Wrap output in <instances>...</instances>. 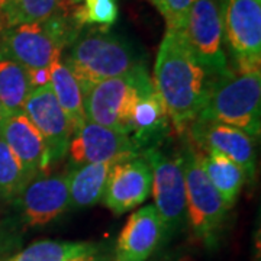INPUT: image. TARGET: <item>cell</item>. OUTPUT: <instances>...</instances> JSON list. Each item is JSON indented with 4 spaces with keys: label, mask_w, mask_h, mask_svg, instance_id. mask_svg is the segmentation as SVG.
Wrapping results in <instances>:
<instances>
[{
    "label": "cell",
    "mask_w": 261,
    "mask_h": 261,
    "mask_svg": "<svg viewBox=\"0 0 261 261\" xmlns=\"http://www.w3.org/2000/svg\"><path fill=\"white\" fill-rule=\"evenodd\" d=\"M2 118H3V113H2V105H0V121H2Z\"/></svg>",
    "instance_id": "cell-30"
},
{
    "label": "cell",
    "mask_w": 261,
    "mask_h": 261,
    "mask_svg": "<svg viewBox=\"0 0 261 261\" xmlns=\"http://www.w3.org/2000/svg\"><path fill=\"white\" fill-rule=\"evenodd\" d=\"M190 140L203 152H219L243 168L247 177L255 173V138L232 126L195 119L189 126Z\"/></svg>",
    "instance_id": "cell-14"
},
{
    "label": "cell",
    "mask_w": 261,
    "mask_h": 261,
    "mask_svg": "<svg viewBox=\"0 0 261 261\" xmlns=\"http://www.w3.org/2000/svg\"><path fill=\"white\" fill-rule=\"evenodd\" d=\"M196 119L232 126L260 137L261 71L218 75Z\"/></svg>",
    "instance_id": "cell-4"
},
{
    "label": "cell",
    "mask_w": 261,
    "mask_h": 261,
    "mask_svg": "<svg viewBox=\"0 0 261 261\" xmlns=\"http://www.w3.org/2000/svg\"><path fill=\"white\" fill-rule=\"evenodd\" d=\"M152 171L154 206L164 225L166 238H171L187 224L186 185L181 164L155 147L142 151Z\"/></svg>",
    "instance_id": "cell-8"
},
{
    "label": "cell",
    "mask_w": 261,
    "mask_h": 261,
    "mask_svg": "<svg viewBox=\"0 0 261 261\" xmlns=\"http://www.w3.org/2000/svg\"><path fill=\"white\" fill-rule=\"evenodd\" d=\"M152 171L142 155L122 160L111 168L102 202L113 215H123L148 199Z\"/></svg>",
    "instance_id": "cell-13"
},
{
    "label": "cell",
    "mask_w": 261,
    "mask_h": 261,
    "mask_svg": "<svg viewBox=\"0 0 261 261\" xmlns=\"http://www.w3.org/2000/svg\"><path fill=\"white\" fill-rule=\"evenodd\" d=\"M187 47L197 63L214 75H226L228 67L224 49L222 19L218 0H196L181 31Z\"/></svg>",
    "instance_id": "cell-9"
},
{
    "label": "cell",
    "mask_w": 261,
    "mask_h": 261,
    "mask_svg": "<svg viewBox=\"0 0 261 261\" xmlns=\"http://www.w3.org/2000/svg\"><path fill=\"white\" fill-rule=\"evenodd\" d=\"M70 261H99L96 257V252L94 254H86V255H80V257H75L73 260Z\"/></svg>",
    "instance_id": "cell-28"
},
{
    "label": "cell",
    "mask_w": 261,
    "mask_h": 261,
    "mask_svg": "<svg viewBox=\"0 0 261 261\" xmlns=\"http://www.w3.org/2000/svg\"><path fill=\"white\" fill-rule=\"evenodd\" d=\"M168 113L159 92H152L141 97L135 105L132 116L130 140L138 149L152 147V144L164 137L168 130Z\"/></svg>",
    "instance_id": "cell-18"
},
{
    "label": "cell",
    "mask_w": 261,
    "mask_h": 261,
    "mask_svg": "<svg viewBox=\"0 0 261 261\" xmlns=\"http://www.w3.org/2000/svg\"><path fill=\"white\" fill-rule=\"evenodd\" d=\"M63 0H0V15L6 29L38 22L56 13Z\"/></svg>",
    "instance_id": "cell-24"
},
{
    "label": "cell",
    "mask_w": 261,
    "mask_h": 261,
    "mask_svg": "<svg viewBox=\"0 0 261 261\" xmlns=\"http://www.w3.org/2000/svg\"><path fill=\"white\" fill-rule=\"evenodd\" d=\"M218 75L197 63L181 31H167L160 44L152 83L177 132H186L205 106Z\"/></svg>",
    "instance_id": "cell-1"
},
{
    "label": "cell",
    "mask_w": 261,
    "mask_h": 261,
    "mask_svg": "<svg viewBox=\"0 0 261 261\" xmlns=\"http://www.w3.org/2000/svg\"><path fill=\"white\" fill-rule=\"evenodd\" d=\"M185 174L187 203V224L196 240L212 244L231 209L225 203L214 185L206 177L196 159L193 145L186 144L178 154Z\"/></svg>",
    "instance_id": "cell-6"
},
{
    "label": "cell",
    "mask_w": 261,
    "mask_h": 261,
    "mask_svg": "<svg viewBox=\"0 0 261 261\" xmlns=\"http://www.w3.org/2000/svg\"><path fill=\"white\" fill-rule=\"evenodd\" d=\"M60 8L70 15L80 29L86 25L103 29L112 27L119 15L118 0H63Z\"/></svg>",
    "instance_id": "cell-22"
},
{
    "label": "cell",
    "mask_w": 261,
    "mask_h": 261,
    "mask_svg": "<svg viewBox=\"0 0 261 261\" xmlns=\"http://www.w3.org/2000/svg\"><path fill=\"white\" fill-rule=\"evenodd\" d=\"M224 44L237 71H261V0H221Z\"/></svg>",
    "instance_id": "cell-7"
},
{
    "label": "cell",
    "mask_w": 261,
    "mask_h": 261,
    "mask_svg": "<svg viewBox=\"0 0 261 261\" xmlns=\"http://www.w3.org/2000/svg\"><path fill=\"white\" fill-rule=\"evenodd\" d=\"M140 149L130 140L129 135L111 128L86 121L75 130L68 145L71 164L90 163H118L140 155Z\"/></svg>",
    "instance_id": "cell-11"
},
{
    "label": "cell",
    "mask_w": 261,
    "mask_h": 261,
    "mask_svg": "<svg viewBox=\"0 0 261 261\" xmlns=\"http://www.w3.org/2000/svg\"><path fill=\"white\" fill-rule=\"evenodd\" d=\"M0 134L31 177L48 173L51 164L47 145L25 113L19 112L2 118Z\"/></svg>",
    "instance_id": "cell-16"
},
{
    "label": "cell",
    "mask_w": 261,
    "mask_h": 261,
    "mask_svg": "<svg viewBox=\"0 0 261 261\" xmlns=\"http://www.w3.org/2000/svg\"><path fill=\"white\" fill-rule=\"evenodd\" d=\"M29 79H31L32 89H37V87H41V86L49 84V68L31 70L29 71Z\"/></svg>",
    "instance_id": "cell-27"
},
{
    "label": "cell",
    "mask_w": 261,
    "mask_h": 261,
    "mask_svg": "<svg viewBox=\"0 0 261 261\" xmlns=\"http://www.w3.org/2000/svg\"><path fill=\"white\" fill-rule=\"evenodd\" d=\"M49 84L57 102L68 116L75 132L87 121L84 112V94L74 75L61 60L49 67Z\"/></svg>",
    "instance_id": "cell-20"
},
{
    "label": "cell",
    "mask_w": 261,
    "mask_h": 261,
    "mask_svg": "<svg viewBox=\"0 0 261 261\" xmlns=\"http://www.w3.org/2000/svg\"><path fill=\"white\" fill-rule=\"evenodd\" d=\"M31 180L32 177L20 166L0 134V199L15 200Z\"/></svg>",
    "instance_id": "cell-25"
},
{
    "label": "cell",
    "mask_w": 261,
    "mask_h": 261,
    "mask_svg": "<svg viewBox=\"0 0 261 261\" xmlns=\"http://www.w3.org/2000/svg\"><path fill=\"white\" fill-rule=\"evenodd\" d=\"M63 63L86 94L103 80L128 73L140 60L125 38L102 28L79 35Z\"/></svg>",
    "instance_id": "cell-3"
},
{
    "label": "cell",
    "mask_w": 261,
    "mask_h": 261,
    "mask_svg": "<svg viewBox=\"0 0 261 261\" xmlns=\"http://www.w3.org/2000/svg\"><path fill=\"white\" fill-rule=\"evenodd\" d=\"M23 113L39 130L48 149L49 164H56L64 159L74 128L68 116L61 109L53 93L51 84H45L32 90L23 106Z\"/></svg>",
    "instance_id": "cell-10"
},
{
    "label": "cell",
    "mask_w": 261,
    "mask_h": 261,
    "mask_svg": "<svg viewBox=\"0 0 261 261\" xmlns=\"http://www.w3.org/2000/svg\"><path fill=\"white\" fill-rule=\"evenodd\" d=\"M195 154L206 177L222 196L225 203L232 207L247 180L245 171L224 154L203 152L199 149L195 151Z\"/></svg>",
    "instance_id": "cell-19"
},
{
    "label": "cell",
    "mask_w": 261,
    "mask_h": 261,
    "mask_svg": "<svg viewBox=\"0 0 261 261\" xmlns=\"http://www.w3.org/2000/svg\"><path fill=\"white\" fill-rule=\"evenodd\" d=\"M80 31L70 15L58 8L47 19L8 28L0 41V57L23 65L27 70L49 68L61 58Z\"/></svg>",
    "instance_id": "cell-2"
},
{
    "label": "cell",
    "mask_w": 261,
    "mask_h": 261,
    "mask_svg": "<svg viewBox=\"0 0 261 261\" xmlns=\"http://www.w3.org/2000/svg\"><path fill=\"white\" fill-rule=\"evenodd\" d=\"M94 252L96 247L90 243L45 240L31 244L8 261H70L75 257Z\"/></svg>",
    "instance_id": "cell-23"
},
{
    "label": "cell",
    "mask_w": 261,
    "mask_h": 261,
    "mask_svg": "<svg viewBox=\"0 0 261 261\" xmlns=\"http://www.w3.org/2000/svg\"><path fill=\"white\" fill-rule=\"evenodd\" d=\"M23 222L29 226H42L53 222L70 209L67 173L38 174L15 199Z\"/></svg>",
    "instance_id": "cell-12"
},
{
    "label": "cell",
    "mask_w": 261,
    "mask_h": 261,
    "mask_svg": "<svg viewBox=\"0 0 261 261\" xmlns=\"http://www.w3.org/2000/svg\"><path fill=\"white\" fill-rule=\"evenodd\" d=\"M166 20L167 31H183L196 0H148Z\"/></svg>",
    "instance_id": "cell-26"
},
{
    "label": "cell",
    "mask_w": 261,
    "mask_h": 261,
    "mask_svg": "<svg viewBox=\"0 0 261 261\" xmlns=\"http://www.w3.org/2000/svg\"><path fill=\"white\" fill-rule=\"evenodd\" d=\"M154 89L147 67L140 63L125 74L97 83L84 94L86 118L130 135L135 105Z\"/></svg>",
    "instance_id": "cell-5"
},
{
    "label": "cell",
    "mask_w": 261,
    "mask_h": 261,
    "mask_svg": "<svg viewBox=\"0 0 261 261\" xmlns=\"http://www.w3.org/2000/svg\"><path fill=\"white\" fill-rule=\"evenodd\" d=\"M115 163L71 164L67 171L70 207L86 209L102 202L111 168Z\"/></svg>",
    "instance_id": "cell-17"
},
{
    "label": "cell",
    "mask_w": 261,
    "mask_h": 261,
    "mask_svg": "<svg viewBox=\"0 0 261 261\" xmlns=\"http://www.w3.org/2000/svg\"><path fill=\"white\" fill-rule=\"evenodd\" d=\"M32 90L28 70L12 60L0 57V105L3 118L23 112L25 102Z\"/></svg>",
    "instance_id": "cell-21"
},
{
    "label": "cell",
    "mask_w": 261,
    "mask_h": 261,
    "mask_svg": "<svg viewBox=\"0 0 261 261\" xmlns=\"http://www.w3.org/2000/svg\"><path fill=\"white\" fill-rule=\"evenodd\" d=\"M176 261H195V260H193V257H190V255H183V257H180V258Z\"/></svg>",
    "instance_id": "cell-29"
},
{
    "label": "cell",
    "mask_w": 261,
    "mask_h": 261,
    "mask_svg": "<svg viewBox=\"0 0 261 261\" xmlns=\"http://www.w3.org/2000/svg\"><path fill=\"white\" fill-rule=\"evenodd\" d=\"M164 240V225L155 206H144L130 215L123 225L113 261H147Z\"/></svg>",
    "instance_id": "cell-15"
}]
</instances>
